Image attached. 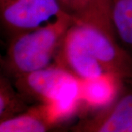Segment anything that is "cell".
Listing matches in <instances>:
<instances>
[{
    "label": "cell",
    "mask_w": 132,
    "mask_h": 132,
    "mask_svg": "<svg viewBox=\"0 0 132 132\" xmlns=\"http://www.w3.org/2000/svg\"><path fill=\"white\" fill-rule=\"evenodd\" d=\"M62 10L71 17L76 24H85L97 29L116 39L112 22L113 0H57Z\"/></svg>",
    "instance_id": "obj_6"
},
{
    "label": "cell",
    "mask_w": 132,
    "mask_h": 132,
    "mask_svg": "<svg viewBox=\"0 0 132 132\" xmlns=\"http://www.w3.org/2000/svg\"><path fill=\"white\" fill-rule=\"evenodd\" d=\"M84 40L104 69L118 76L123 81L132 83V54L122 48L116 39L97 29L76 24Z\"/></svg>",
    "instance_id": "obj_4"
},
{
    "label": "cell",
    "mask_w": 132,
    "mask_h": 132,
    "mask_svg": "<svg viewBox=\"0 0 132 132\" xmlns=\"http://www.w3.org/2000/svg\"><path fill=\"white\" fill-rule=\"evenodd\" d=\"M55 65L79 81L98 77L105 73L82 38L76 24L65 35L54 58Z\"/></svg>",
    "instance_id": "obj_5"
},
{
    "label": "cell",
    "mask_w": 132,
    "mask_h": 132,
    "mask_svg": "<svg viewBox=\"0 0 132 132\" xmlns=\"http://www.w3.org/2000/svg\"><path fill=\"white\" fill-rule=\"evenodd\" d=\"M124 82L118 76L105 72L102 75L81 81V101L91 107H105L112 104Z\"/></svg>",
    "instance_id": "obj_8"
},
{
    "label": "cell",
    "mask_w": 132,
    "mask_h": 132,
    "mask_svg": "<svg viewBox=\"0 0 132 132\" xmlns=\"http://www.w3.org/2000/svg\"><path fill=\"white\" fill-rule=\"evenodd\" d=\"M78 132H132V87Z\"/></svg>",
    "instance_id": "obj_7"
},
{
    "label": "cell",
    "mask_w": 132,
    "mask_h": 132,
    "mask_svg": "<svg viewBox=\"0 0 132 132\" xmlns=\"http://www.w3.org/2000/svg\"><path fill=\"white\" fill-rule=\"evenodd\" d=\"M63 15L57 0H0L1 23L10 37Z\"/></svg>",
    "instance_id": "obj_3"
},
{
    "label": "cell",
    "mask_w": 132,
    "mask_h": 132,
    "mask_svg": "<svg viewBox=\"0 0 132 132\" xmlns=\"http://www.w3.org/2000/svg\"><path fill=\"white\" fill-rule=\"evenodd\" d=\"M112 22L116 38L132 53V0H113Z\"/></svg>",
    "instance_id": "obj_9"
},
{
    "label": "cell",
    "mask_w": 132,
    "mask_h": 132,
    "mask_svg": "<svg viewBox=\"0 0 132 132\" xmlns=\"http://www.w3.org/2000/svg\"><path fill=\"white\" fill-rule=\"evenodd\" d=\"M15 86L20 93L42 101L51 125L70 116L81 102V81L55 65L16 77Z\"/></svg>",
    "instance_id": "obj_2"
},
{
    "label": "cell",
    "mask_w": 132,
    "mask_h": 132,
    "mask_svg": "<svg viewBox=\"0 0 132 132\" xmlns=\"http://www.w3.org/2000/svg\"><path fill=\"white\" fill-rule=\"evenodd\" d=\"M50 125L38 107L28 113L2 120L0 132H47Z\"/></svg>",
    "instance_id": "obj_10"
},
{
    "label": "cell",
    "mask_w": 132,
    "mask_h": 132,
    "mask_svg": "<svg viewBox=\"0 0 132 132\" xmlns=\"http://www.w3.org/2000/svg\"><path fill=\"white\" fill-rule=\"evenodd\" d=\"M75 21L63 15L44 26L12 36L5 60L15 78L49 66L65 35Z\"/></svg>",
    "instance_id": "obj_1"
},
{
    "label": "cell",
    "mask_w": 132,
    "mask_h": 132,
    "mask_svg": "<svg viewBox=\"0 0 132 132\" xmlns=\"http://www.w3.org/2000/svg\"><path fill=\"white\" fill-rule=\"evenodd\" d=\"M21 106L19 96L5 77L0 79V116L2 120L13 117Z\"/></svg>",
    "instance_id": "obj_11"
}]
</instances>
